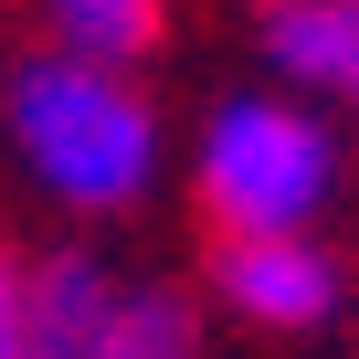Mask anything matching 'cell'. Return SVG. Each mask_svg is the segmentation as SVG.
<instances>
[{
    "instance_id": "cell-1",
    "label": "cell",
    "mask_w": 359,
    "mask_h": 359,
    "mask_svg": "<svg viewBox=\"0 0 359 359\" xmlns=\"http://www.w3.org/2000/svg\"><path fill=\"white\" fill-rule=\"evenodd\" d=\"M0 148L53 212L127 222L169 180V106L148 95V74L74 64V53L32 43L0 64Z\"/></svg>"
},
{
    "instance_id": "cell-2",
    "label": "cell",
    "mask_w": 359,
    "mask_h": 359,
    "mask_svg": "<svg viewBox=\"0 0 359 359\" xmlns=\"http://www.w3.org/2000/svg\"><path fill=\"white\" fill-rule=\"evenodd\" d=\"M191 201L212 222V243H275V233H327L338 191H348V127L285 85H222L191 116Z\"/></svg>"
},
{
    "instance_id": "cell-3",
    "label": "cell",
    "mask_w": 359,
    "mask_h": 359,
    "mask_svg": "<svg viewBox=\"0 0 359 359\" xmlns=\"http://www.w3.org/2000/svg\"><path fill=\"white\" fill-rule=\"evenodd\" d=\"M212 306L254 338H327L359 306V275L327 233H275V243H212Z\"/></svg>"
},
{
    "instance_id": "cell-4",
    "label": "cell",
    "mask_w": 359,
    "mask_h": 359,
    "mask_svg": "<svg viewBox=\"0 0 359 359\" xmlns=\"http://www.w3.org/2000/svg\"><path fill=\"white\" fill-rule=\"evenodd\" d=\"M254 43H264V85L359 127V0H275L254 11Z\"/></svg>"
},
{
    "instance_id": "cell-5",
    "label": "cell",
    "mask_w": 359,
    "mask_h": 359,
    "mask_svg": "<svg viewBox=\"0 0 359 359\" xmlns=\"http://www.w3.org/2000/svg\"><path fill=\"white\" fill-rule=\"evenodd\" d=\"M116 296H127V264H106L95 243L22 254V338H32V359H106Z\"/></svg>"
},
{
    "instance_id": "cell-6",
    "label": "cell",
    "mask_w": 359,
    "mask_h": 359,
    "mask_svg": "<svg viewBox=\"0 0 359 359\" xmlns=\"http://www.w3.org/2000/svg\"><path fill=\"white\" fill-rule=\"evenodd\" d=\"M158 32H169L158 0H53V11H43V43H53V53L116 64V74H137V64L158 53Z\"/></svg>"
},
{
    "instance_id": "cell-7",
    "label": "cell",
    "mask_w": 359,
    "mask_h": 359,
    "mask_svg": "<svg viewBox=\"0 0 359 359\" xmlns=\"http://www.w3.org/2000/svg\"><path fill=\"white\" fill-rule=\"evenodd\" d=\"M106 359H201V296H180L158 275H127L106 317Z\"/></svg>"
},
{
    "instance_id": "cell-8",
    "label": "cell",
    "mask_w": 359,
    "mask_h": 359,
    "mask_svg": "<svg viewBox=\"0 0 359 359\" xmlns=\"http://www.w3.org/2000/svg\"><path fill=\"white\" fill-rule=\"evenodd\" d=\"M0 359H32V338H22V254H0Z\"/></svg>"
},
{
    "instance_id": "cell-9",
    "label": "cell",
    "mask_w": 359,
    "mask_h": 359,
    "mask_svg": "<svg viewBox=\"0 0 359 359\" xmlns=\"http://www.w3.org/2000/svg\"><path fill=\"white\" fill-rule=\"evenodd\" d=\"M348 317H359V306H348Z\"/></svg>"
}]
</instances>
